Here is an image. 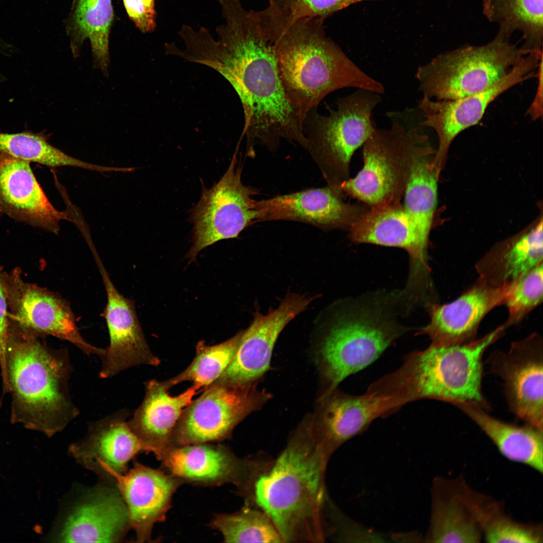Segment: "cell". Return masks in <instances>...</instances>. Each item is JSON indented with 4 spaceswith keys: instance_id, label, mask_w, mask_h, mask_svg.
<instances>
[{
    "instance_id": "obj_1",
    "label": "cell",
    "mask_w": 543,
    "mask_h": 543,
    "mask_svg": "<svg viewBox=\"0 0 543 543\" xmlns=\"http://www.w3.org/2000/svg\"><path fill=\"white\" fill-rule=\"evenodd\" d=\"M225 23L215 40L205 29L188 32L176 55L206 65L233 86L242 103L247 153L256 145L277 150L282 140L306 149L303 124L282 85L273 47L239 0L221 5Z\"/></svg>"
},
{
    "instance_id": "obj_2",
    "label": "cell",
    "mask_w": 543,
    "mask_h": 543,
    "mask_svg": "<svg viewBox=\"0 0 543 543\" xmlns=\"http://www.w3.org/2000/svg\"><path fill=\"white\" fill-rule=\"evenodd\" d=\"M251 12L273 47L282 85L302 124L307 115L336 90L351 87L385 93L382 83L326 36L324 20L291 21L268 7Z\"/></svg>"
},
{
    "instance_id": "obj_3",
    "label": "cell",
    "mask_w": 543,
    "mask_h": 543,
    "mask_svg": "<svg viewBox=\"0 0 543 543\" xmlns=\"http://www.w3.org/2000/svg\"><path fill=\"white\" fill-rule=\"evenodd\" d=\"M331 456L310 416L256 481L251 506L268 516L283 542H322L329 535L325 476Z\"/></svg>"
},
{
    "instance_id": "obj_4",
    "label": "cell",
    "mask_w": 543,
    "mask_h": 543,
    "mask_svg": "<svg viewBox=\"0 0 543 543\" xmlns=\"http://www.w3.org/2000/svg\"><path fill=\"white\" fill-rule=\"evenodd\" d=\"M44 338L9 321L6 373L11 422L50 437L79 412L69 392L68 351L49 347Z\"/></svg>"
},
{
    "instance_id": "obj_5",
    "label": "cell",
    "mask_w": 543,
    "mask_h": 543,
    "mask_svg": "<svg viewBox=\"0 0 543 543\" xmlns=\"http://www.w3.org/2000/svg\"><path fill=\"white\" fill-rule=\"evenodd\" d=\"M502 325L470 342L441 346L430 345L404 357L402 365L370 385L388 399L396 410L423 399L454 404H470L485 410L489 406L482 391V357L486 349L503 334Z\"/></svg>"
},
{
    "instance_id": "obj_6",
    "label": "cell",
    "mask_w": 543,
    "mask_h": 543,
    "mask_svg": "<svg viewBox=\"0 0 543 543\" xmlns=\"http://www.w3.org/2000/svg\"><path fill=\"white\" fill-rule=\"evenodd\" d=\"M389 113V128H375L363 144L364 165L353 178L340 188L345 196L372 207L400 203L417 161L435 154L428 136L418 126H408Z\"/></svg>"
},
{
    "instance_id": "obj_7",
    "label": "cell",
    "mask_w": 543,
    "mask_h": 543,
    "mask_svg": "<svg viewBox=\"0 0 543 543\" xmlns=\"http://www.w3.org/2000/svg\"><path fill=\"white\" fill-rule=\"evenodd\" d=\"M381 95L356 89L350 95L338 98L335 109L328 108V115H321L316 109L306 116L303 123L307 142L306 150L328 186L341 190V184L349 178L352 155L377 127L372 114L382 101Z\"/></svg>"
},
{
    "instance_id": "obj_8",
    "label": "cell",
    "mask_w": 543,
    "mask_h": 543,
    "mask_svg": "<svg viewBox=\"0 0 543 543\" xmlns=\"http://www.w3.org/2000/svg\"><path fill=\"white\" fill-rule=\"evenodd\" d=\"M388 315L380 306H357L333 316L318 348L326 386L321 397L374 362L406 331Z\"/></svg>"
},
{
    "instance_id": "obj_9",
    "label": "cell",
    "mask_w": 543,
    "mask_h": 543,
    "mask_svg": "<svg viewBox=\"0 0 543 543\" xmlns=\"http://www.w3.org/2000/svg\"><path fill=\"white\" fill-rule=\"evenodd\" d=\"M510 37L497 34L481 46L441 53L418 66L415 76L423 97L453 100L482 92L503 79L526 54Z\"/></svg>"
},
{
    "instance_id": "obj_10",
    "label": "cell",
    "mask_w": 543,
    "mask_h": 543,
    "mask_svg": "<svg viewBox=\"0 0 543 543\" xmlns=\"http://www.w3.org/2000/svg\"><path fill=\"white\" fill-rule=\"evenodd\" d=\"M268 398L269 395L257 390L254 383H213L183 410L172 434L171 446L226 439L240 421Z\"/></svg>"
},
{
    "instance_id": "obj_11",
    "label": "cell",
    "mask_w": 543,
    "mask_h": 543,
    "mask_svg": "<svg viewBox=\"0 0 543 543\" xmlns=\"http://www.w3.org/2000/svg\"><path fill=\"white\" fill-rule=\"evenodd\" d=\"M256 190L241 180V168L234 154L219 181L203 190L191 215L193 245L187 257L194 260L204 248L220 240L237 237L256 222L253 196Z\"/></svg>"
},
{
    "instance_id": "obj_12",
    "label": "cell",
    "mask_w": 543,
    "mask_h": 543,
    "mask_svg": "<svg viewBox=\"0 0 543 543\" xmlns=\"http://www.w3.org/2000/svg\"><path fill=\"white\" fill-rule=\"evenodd\" d=\"M163 471L190 483L204 486L232 484L244 499L250 498L258 478L273 460L241 458L222 444L171 446L162 454Z\"/></svg>"
},
{
    "instance_id": "obj_13",
    "label": "cell",
    "mask_w": 543,
    "mask_h": 543,
    "mask_svg": "<svg viewBox=\"0 0 543 543\" xmlns=\"http://www.w3.org/2000/svg\"><path fill=\"white\" fill-rule=\"evenodd\" d=\"M542 57L539 52L527 54L507 75L482 92L453 100H435L423 97L418 101V109L423 116L420 124L433 129L438 138V148L431 161L438 175L456 137L478 123L488 106L499 96L517 84L536 76Z\"/></svg>"
},
{
    "instance_id": "obj_14",
    "label": "cell",
    "mask_w": 543,
    "mask_h": 543,
    "mask_svg": "<svg viewBox=\"0 0 543 543\" xmlns=\"http://www.w3.org/2000/svg\"><path fill=\"white\" fill-rule=\"evenodd\" d=\"M11 320L39 336L51 335L67 341L87 355L100 357L104 349L81 336L69 303L45 288L25 282L20 269L1 272Z\"/></svg>"
},
{
    "instance_id": "obj_15",
    "label": "cell",
    "mask_w": 543,
    "mask_h": 543,
    "mask_svg": "<svg viewBox=\"0 0 543 543\" xmlns=\"http://www.w3.org/2000/svg\"><path fill=\"white\" fill-rule=\"evenodd\" d=\"M542 338L536 333L488 357L490 371L502 381L510 410L525 424L542 429Z\"/></svg>"
},
{
    "instance_id": "obj_16",
    "label": "cell",
    "mask_w": 543,
    "mask_h": 543,
    "mask_svg": "<svg viewBox=\"0 0 543 543\" xmlns=\"http://www.w3.org/2000/svg\"><path fill=\"white\" fill-rule=\"evenodd\" d=\"M93 255L106 292L107 303L103 315L110 338L108 346L99 357L101 365L99 377L111 378L142 365L157 366L160 360L147 344L134 302L117 289L98 253Z\"/></svg>"
},
{
    "instance_id": "obj_17",
    "label": "cell",
    "mask_w": 543,
    "mask_h": 543,
    "mask_svg": "<svg viewBox=\"0 0 543 543\" xmlns=\"http://www.w3.org/2000/svg\"><path fill=\"white\" fill-rule=\"evenodd\" d=\"M289 294L276 309L262 315L256 312L245 330L236 353L227 369L213 383L240 385L255 382L268 369L273 350L281 332L313 300Z\"/></svg>"
},
{
    "instance_id": "obj_18",
    "label": "cell",
    "mask_w": 543,
    "mask_h": 543,
    "mask_svg": "<svg viewBox=\"0 0 543 543\" xmlns=\"http://www.w3.org/2000/svg\"><path fill=\"white\" fill-rule=\"evenodd\" d=\"M345 196L342 191L327 186L256 201V222L289 220L325 230H349L370 207L346 203Z\"/></svg>"
},
{
    "instance_id": "obj_19",
    "label": "cell",
    "mask_w": 543,
    "mask_h": 543,
    "mask_svg": "<svg viewBox=\"0 0 543 543\" xmlns=\"http://www.w3.org/2000/svg\"><path fill=\"white\" fill-rule=\"evenodd\" d=\"M129 415L124 408L89 422L84 437L69 446V455L104 481L116 483L114 476L125 473L131 460L148 453L128 425Z\"/></svg>"
},
{
    "instance_id": "obj_20",
    "label": "cell",
    "mask_w": 543,
    "mask_h": 543,
    "mask_svg": "<svg viewBox=\"0 0 543 543\" xmlns=\"http://www.w3.org/2000/svg\"><path fill=\"white\" fill-rule=\"evenodd\" d=\"M431 495L427 542L481 541L484 494L471 488L461 476L435 479Z\"/></svg>"
},
{
    "instance_id": "obj_21",
    "label": "cell",
    "mask_w": 543,
    "mask_h": 543,
    "mask_svg": "<svg viewBox=\"0 0 543 543\" xmlns=\"http://www.w3.org/2000/svg\"><path fill=\"white\" fill-rule=\"evenodd\" d=\"M129 529L128 509L117 486L104 483L73 507L51 538L63 542H118Z\"/></svg>"
},
{
    "instance_id": "obj_22",
    "label": "cell",
    "mask_w": 543,
    "mask_h": 543,
    "mask_svg": "<svg viewBox=\"0 0 543 543\" xmlns=\"http://www.w3.org/2000/svg\"><path fill=\"white\" fill-rule=\"evenodd\" d=\"M114 481L126 505L136 541H150L154 525L165 520L173 494L184 482L163 470L139 462Z\"/></svg>"
},
{
    "instance_id": "obj_23",
    "label": "cell",
    "mask_w": 543,
    "mask_h": 543,
    "mask_svg": "<svg viewBox=\"0 0 543 543\" xmlns=\"http://www.w3.org/2000/svg\"><path fill=\"white\" fill-rule=\"evenodd\" d=\"M0 215L58 234L62 220L36 179L30 162L0 152Z\"/></svg>"
},
{
    "instance_id": "obj_24",
    "label": "cell",
    "mask_w": 543,
    "mask_h": 543,
    "mask_svg": "<svg viewBox=\"0 0 543 543\" xmlns=\"http://www.w3.org/2000/svg\"><path fill=\"white\" fill-rule=\"evenodd\" d=\"M508 285L497 287L479 280L454 301L429 306L430 322L419 334L430 338V345L460 344L475 340L479 326L494 308L504 305Z\"/></svg>"
},
{
    "instance_id": "obj_25",
    "label": "cell",
    "mask_w": 543,
    "mask_h": 543,
    "mask_svg": "<svg viewBox=\"0 0 543 543\" xmlns=\"http://www.w3.org/2000/svg\"><path fill=\"white\" fill-rule=\"evenodd\" d=\"M314 429L330 454L360 433L376 418L392 412L389 402L368 390L352 395L334 390L320 398Z\"/></svg>"
},
{
    "instance_id": "obj_26",
    "label": "cell",
    "mask_w": 543,
    "mask_h": 543,
    "mask_svg": "<svg viewBox=\"0 0 543 543\" xmlns=\"http://www.w3.org/2000/svg\"><path fill=\"white\" fill-rule=\"evenodd\" d=\"M349 237L357 243H372L402 248L410 255L409 278L428 277L427 247L420 240L411 219L400 203H382L372 207L349 229Z\"/></svg>"
},
{
    "instance_id": "obj_27",
    "label": "cell",
    "mask_w": 543,
    "mask_h": 543,
    "mask_svg": "<svg viewBox=\"0 0 543 543\" xmlns=\"http://www.w3.org/2000/svg\"><path fill=\"white\" fill-rule=\"evenodd\" d=\"M166 382L150 380L145 384L143 400L128 420V425L146 448L159 460L171 446L174 428L183 410L192 401L199 389L192 386L176 396H171Z\"/></svg>"
},
{
    "instance_id": "obj_28",
    "label": "cell",
    "mask_w": 543,
    "mask_h": 543,
    "mask_svg": "<svg viewBox=\"0 0 543 543\" xmlns=\"http://www.w3.org/2000/svg\"><path fill=\"white\" fill-rule=\"evenodd\" d=\"M542 220L518 236L495 246L476 264L478 280L493 286L510 284L542 261Z\"/></svg>"
},
{
    "instance_id": "obj_29",
    "label": "cell",
    "mask_w": 543,
    "mask_h": 543,
    "mask_svg": "<svg viewBox=\"0 0 543 543\" xmlns=\"http://www.w3.org/2000/svg\"><path fill=\"white\" fill-rule=\"evenodd\" d=\"M456 406L479 426L506 459L542 473V429L526 424L519 426L502 421L477 405L462 404Z\"/></svg>"
},
{
    "instance_id": "obj_30",
    "label": "cell",
    "mask_w": 543,
    "mask_h": 543,
    "mask_svg": "<svg viewBox=\"0 0 543 543\" xmlns=\"http://www.w3.org/2000/svg\"><path fill=\"white\" fill-rule=\"evenodd\" d=\"M113 19L111 0H74L67 27L73 52L88 39L94 59L105 71L109 64Z\"/></svg>"
},
{
    "instance_id": "obj_31",
    "label": "cell",
    "mask_w": 543,
    "mask_h": 543,
    "mask_svg": "<svg viewBox=\"0 0 543 543\" xmlns=\"http://www.w3.org/2000/svg\"><path fill=\"white\" fill-rule=\"evenodd\" d=\"M482 12L498 32L510 37L521 32L525 52L542 51V0H482Z\"/></svg>"
},
{
    "instance_id": "obj_32",
    "label": "cell",
    "mask_w": 543,
    "mask_h": 543,
    "mask_svg": "<svg viewBox=\"0 0 543 543\" xmlns=\"http://www.w3.org/2000/svg\"><path fill=\"white\" fill-rule=\"evenodd\" d=\"M431 155L419 158L406 186L404 208L423 244L428 238L437 202L438 175L431 164Z\"/></svg>"
},
{
    "instance_id": "obj_33",
    "label": "cell",
    "mask_w": 543,
    "mask_h": 543,
    "mask_svg": "<svg viewBox=\"0 0 543 543\" xmlns=\"http://www.w3.org/2000/svg\"><path fill=\"white\" fill-rule=\"evenodd\" d=\"M0 152L51 168L67 166L95 170L97 167L96 164L74 158L54 147L42 133L0 131Z\"/></svg>"
},
{
    "instance_id": "obj_34",
    "label": "cell",
    "mask_w": 543,
    "mask_h": 543,
    "mask_svg": "<svg viewBox=\"0 0 543 543\" xmlns=\"http://www.w3.org/2000/svg\"><path fill=\"white\" fill-rule=\"evenodd\" d=\"M209 525L226 542H283L268 516L247 505L233 513L215 515Z\"/></svg>"
},
{
    "instance_id": "obj_35",
    "label": "cell",
    "mask_w": 543,
    "mask_h": 543,
    "mask_svg": "<svg viewBox=\"0 0 543 543\" xmlns=\"http://www.w3.org/2000/svg\"><path fill=\"white\" fill-rule=\"evenodd\" d=\"M243 331L219 344L209 346L199 342L196 355L191 364L182 373L166 380L172 386L184 381H191L199 389L207 388L225 371L232 360L238 348Z\"/></svg>"
},
{
    "instance_id": "obj_36",
    "label": "cell",
    "mask_w": 543,
    "mask_h": 543,
    "mask_svg": "<svg viewBox=\"0 0 543 543\" xmlns=\"http://www.w3.org/2000/svg\"><path fill=\"white\" fill-rule=\"evenodd\" d=\"M542 261L509 285L504 305L508 311L506 329L521 322L542 301Z\"/></svg>"
},
{
    "instance_id": "obj_37",
    "label": "cell",
    "mask_w": 543,
    "mask_h": 543,
    "mask_svg": "<svg viewBox=\"0 0 543 543\" xmlns=\"http://www.w3.org/2000/svg\"><path fill=\"white\" fill-rule=\"evenodd\" d=\"M501 503L490 515L483 527L487 542H542L541 523L516 521L504 512Z\"/></svg>"
},
{
    "instance_id": "obj_38",
    "label": "cell",
    "mask_w": 543,
    "mask_h": 543,
    "mask_svg": "<svg viewBox=\"0 0 543 543\" xmlns=\"http://www.w3.org/2000/svg\"><path fill=\"white\" fill-rule=\"evenodd\" d=\"M370 0H268L275 13L289 20L303 18L324 20L347 7Z\"/></svg>"
},
{
    "instance_id": "obj_39",
    "label": "cell",
    "mask_w": 543,
    "mask_h": 543,
    "mask_svg": "<svg viewBox=\"0 0 543 543\" xmlns=\"http://www.w3.org/2000/svg\"><path fill=\"white\" fill-rule=\"evenodd\" d=\"M0 271V368L2 387L8 388L6 373V350L8 337L9 318L8 303L5 291L1 279Z\"/></svg>"
},
{
    "instance_id": "obj_40",
    "label": "cell",
    "mask_w": 543,
    "mask_h": 543,
    "mask_svg": "<svg viewBox=\"0 0 543 543\" xmlns=\"http://www.w3.org/2000/svg\"><path fill=\"white\" fill-rule=\"evenodd\" d=\"M127 14L136 27L143 32L152 31L155 27L154 9L146 6L142 0H123Z\"/></svg>"
},
{
    "instance_id": "obj_41",
    "label": "cell",
    "mask_w": 543,
    "mask_h": 543,
    "mask_svg": "<svg viewBox=\"0 0 543 543\" xmlns=\"http://www.w3.org/2000/svg\"><path fill=\"white\" fill-rule=\"evenodd\" d=\"M542 59L540 60L537 70L538 85L534 99L527 111V114L532 120H536L541 117L542 114Z\"/></svg>"
},
{
    "instance_id": "obj_42",
    "label": "cell",
    "mask_w": 543,
    "mask_h": 543,
    "mask_svg": "<svg viewBox=\"0 0 543 543\" xmlns=\"http://www.w3.org/2000/svg\"><path fill=\"white\" fill-rule=\"evenodd\" d=\"M144 4L147 7L154 9V0H142Z\"/></svg>"
}]
</instances>
